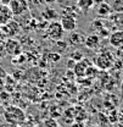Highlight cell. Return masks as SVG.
<instances>
[{
  "mask_svg": "<svg viewBox=\"0 0 123 127\" xmlns=\"http://www.w3.org/2000/svg\"><path fill=\"white\" fill-rule=\"evenodd\" d=\"M4 117L5 121L10 125H21L22 122H25L26 120V115L25 111L22 110L21 108L17 106H9L6 108L4 111Z\"/></svg>",
  "mask_w": 123,
  "mask_h": 127,
  "instance_id": "6da1fadb",
  "label": "cell"
},
{
  "mask_svg": "<svg viewBox=\"0 0 123 127\" xmlns=\"http://www.w3.org/2000/svg\"><path fill=\"white\" fill-rule=\"evenodd\" d=\"M32 2H33L35 6H40V5L45 4V1H44V0H32Z\"/></svg>",
  "mask_w": 123,
  "mask_h": 127,
  "instance_id": "ffe728a7",
  "label": "cell"
},
{
  "mask_svg": "<svg viewBox=\"0 0 123 127\" xmlns=\"http://www.w3.org/2000/svg\"><path fill=\"white\" fill-rule=\"evenodd\" d=\"M71 59H72L74 63H77V61H79V60L83 59V54L79 53V51H74V53L71 54Z\"/></svg>",
  "mask_w": 123,
  "mask_h": 127,
  "instance_id": "d6986e66",
  "label": "cell"
},
{
  "mask_svg": "<svg viewBox=\"0 0 123 127\" xmlns=\"http://www.w3.org/2000/svg\"><path fill=\"white\" fill-rule=\"evenodd\" d=\"M20 31H21L20 23L16 22V21H14V20L10 21L9 23L1 26V28H0V32H1L5 37H7V38H12V37L17 35V34L20 33Z\"/></svg>",
  "mask_w": 123,
  "mask_h": 127,
  "instance_id": "5b68a950",
  "label": "cell"
},
{
  "mask_svg": "<svg viewBox=\"0 0 123 127\" xmlns=\"http://www.w3.org/2000/svg\"><path fill=\"white\" fill-rule=\"evenodd\" d=\"M2 89H4V83H2V81L0 79V92H2Z\"/></svg>",
  "mask_w": 123,
  "mask_h": 127,
  "instance_id": "d4e9b609",
  "label": "cell"
},
{
  "mask_svg": "<svg viewBox=\"0 0 123 127\" xmlns=\"http://www.w3.org/2000/svg\"><path fill=\"white\" fill-rule=\"evenodd\" d=\"M60 23H61L65 32L70 33V32H73L77 30V17H74V16H61Z\"/></svg>",
  "mask_w": 123,
  "mask_h": 127,
  "instance_id": "8992f818",
  "label": "cell"
},
{
  "mask_svg": "<svg viewBox=\"0 0 123 127\" xmlns=\"http://www.w3.org/2000/svg\"><path fill=\"white\" fill-rule=\"evenodd\" d=\"M122 1H123V0H122Z\"/></svg>",
  "mask_w": 123,
  "mask_h": 127,
  "instance_id": "83f0119b",
  "label": "cell"
},
{
  "mask_svg": "<svg viewBox=\"0 0 123 127\" xmlns=\"http://www.w3.org/2000/svg\"><path fill=\"white\" fill-rule=\"evenodd\" d=\"M14 20V15L9 6L0 4V26H4Z\"/></svg>",
  "mask_w": 123,
  "mask_h": 127,
  "instance_id": "9c48e42d",
  "label": "cell"
},
{
  "mask_svg": "<svg viewBox=\"0 0 123 127\" xmlns=\"http://www.w3.org/2000/svg\"><path fill=\"white\" fill-rule=\"evenodd\" d=\"M10 1H11V0H0V4H1V5H6V6H9Z\"/></svg>",
  "mask_w": 123,
  "mask_h": 127,
  "instance_id": "603a6c76",
  "label": "cell"
},
{
  "mask_svg": "<svg viewBox=\"0 0 123 127\" xmlns=\"http://www.w3.org/2000/svg\"><path fill=\"white\" fill-rule=\"evenodd\" d=\"M112 12V7L111 5L106 2V1H101L98 6V15L101 16V17H107V16L111 15Z\"/></svg>",
  "mask_w": 123,
  "mask_h": 127,
  "instance_id": "4fadbf2b",
  "label": "cell"
},
{
  "mask_svg": "<svg viewBox=\"0 0 123 127\" xmlns=\"http://www.w3.org/2000/svg\"><path fill=\"white\" fill-rule=\"evenodd\" d=\"M50 56H51V58H54V59H52L54 61H59V60L61 59V56H60V55H57V54H56V55H55V54H51Z\"/></svg>",
  "mask_w": 123,
  "mask_h": 127,
  "instance_id": "7402d4cb",
  "label": "cell"
},
{
  "mask_svg": "<svg viewBox=\"0 0 123 127\" xmlns=\"http://www.w3.org/2000/svg\"><path fill=\"white\" fill-rule=\"evenodd\" d=\"M90 65H92V64H90V61H89L87 58H83L82 60L77 61V63L74 64V66H73V70H74L76 76L79 77V78L85 77V71H87L88 66H90Z\"/></svg>",
  "mask_w": 123,
  "mask_h": 127,
  "instance_id": "52a82bcc",
  "label": "cell"
},
{
  "mask_svg": "<svg viewBox=\"0 0 123 127\" xmlns=\"http://www.w3.org/2000/svg\"><path fill=\"white\" fill-rule=\"evenodd\" d=\"M113 64H115V58L112 53L107 50H102L101 53H99L94 60V65L99 70H108L113 66Z\"/></svg>",
  "mask_w": 123,
  "mask_h": 127,
  "instance_id": "7a4b0ae2",
  "label": "cell"
},
{
  "mask_svg": "<svg viewBox=\"0 0 123 127\" xmlns=\"http://www.w3.org/2000/svg\"><path fill=\"white\" fill-rule=\"evenodd\" d=\"M108 43L113 48H122L123 47V30L113 31L108 35Z\"/></svg>",
  "mask_w": 123,
  "mask_h": 127,
  "instance_id": "ba28073f",
  "label": "cell"
},
{
  "mask_svg": "<svg viewBox=\"0 0 123 127\" xmlns=\"http://www.w3.org/2000/svg\"><path fill=\"white\" fill-rule=\"evenodd\" d=\"M95 5V0H77V7L78 10L83 12L90 11Z\"/></svg>",
  "mask_w": 123,
  "mask_h": 127,
  "instance_id": "5bb4252c",
  "label": "cell"
},
{
  "mask_svg": "<svg viewBox=\"0 0 123 127\" xmlns=\"http://www.w3.org/2000/svg\"><path fill=\"white\" fill-rule=\"evenodd\" d=\"M0 28H1V26H0Z\"/></svg>",
  "mask_w": 123,
  "mask_h": 127,
  "instance_id": "4316f807",
  "label": "cell"
},
{
  "mask_svg": "<svg viewBox=\"0 0 123 127\" xmlns=\"http://www.w3.org/2000/svg\"><path fill=\"white\" fill-rule=\"evenodd\" d=\"M112 11L117 12V14H123V1L122 0H113L111 4Z\"/></svg>",
  "mask_w": 123,
  "mask_h": 127,
  "instance_id": "ac0fdd59",
  "label": "cell"
},
{
  "mask_svg": "<svg viewBox=\"0 0 123 127\" xmlns=\"http://www.w3.org/2000/svg\"><path fill=\"white\" fill-rule=\"evenodd\" d=\"M121 49H122V50H123V47H122V48H121Z\"/></svg>",
  "mask_w": 123,
  "mask_h": 127,
  "instance_id": "484cf974",
  "label": "cell"
},
{
  "mask_svg": "<svg viewBox=\"0 0 123 127\" xmlns=\"http://www.w3.org/2000/svg\"><path fill=\"white\" fill-rule=\"evenodd\" d=\"M9 7L14 16H22L28 11L29 4H28V0H11L9 4Z\"/></svg>",
  "mask_w": 123,
  "mask_h": 127,
  "instance_id": "277c9868",
  "label": "cell"
},
{
  "mask_svg": "<svg viewBox=\"0 0 123 127\" xmlns=\"http://www.w3.org/2000/svg\"><path fill=\"white\" fill-rule=\"evenodd\" d=\"M63 28H62L61 23L59 21H54L51 23H49V26L45 30V37L51 39V40H60L63 37Z\"/></svg>",
  "mask_w": 123,
  "mask_h": 127,
  "instance_id": "3957f363",
  "label": "cell"
},
{
  "mask_svg": "<svg viewBox=\"0 0 123 127\" xmlns=\"http://www.w3.org/2000/svg\"><path fill=\"white\" fill-rule=\"evenodd\" d=\"M70 127H85L84 126V124H83V122H74V124H73V125H71V126Z\"/></svg>",
  "mask_w": 123,
  "mask_h": 127,
  "instance_id": "44dd1931",
  "label": "cell"
},
{
  "mask_svg": "<svg viewBox=\"0 0 123 127\" xmlns=\"http://www.w3.org/2000/svg\"><path fill=\"white\" fill-rule=\"evenodd\" d=\"M57 2L60 4L61 9H73V7H77V0H59Z\"/></svg>",
  "mask_w": 123,
  "mask_h": 127,
  "instance_id": "9a60e30c",
  "label": "cell"
},
{
  "mask_svg": "<svg viewBox=\"0 0 123 127\" xmlns=\"http://www.w3.org/2000/svg\"><path fill=\"white\" fill-rule=\"evenodd\" d=\"M5 49H6V51H7L9 54L16 55V54H20V51H21V45H20V43H18L17 40L10 38V39L6 42V44H5Z\"/></svg>",
  "mask_w": 123,
  "mask_h": 127,
  "instance_id": "7c38bea8",
  "label": "cell"
},
{
  "mask_svg": "<svg viewBox=\"0 0 123 127\" xmlns=\"http://www.w3.org/2000/svg\"><path fill=\"white\" fill-rule=\"evenodd\" d=\"M84 37L79 33V32H70V35H68V40H67V43L68 44H71L72 47H78V45H80V44H84Z\"/></svg>",
  "mask_w": 123,
  "mask_h": 127,
  "instance_id": "8fae6325",
  "label": "cell"
},
{
  "mask_svg": "<svg viewBox=\"0 0 123 127\" xmlns=\"http://www.w3.org/2000/svg\"><path fill=\"white\" fill-rule=\"evenodd\" d=\"M98 73H99V68L94 65H90V66H88V68H87V71H85V77H88V78H95L96 76H98Z\"/></svg>",
  "mask_w": 123,
  "mask_h": 127,
  "instance_id": "e0dca14e",
  "label": "cell"
},
{
  "mask_svg": "<svg viewBox=\"0 0 123 127\" xmlns=\"http://www.w3.org/2000/svg\"><path fill=\"white\" fill-rule=\"evenodd\" d=\"M43 17L45 18V20H55L56 17H57V12L54 10V9H51V7H46L45 10L43 11Z\"/></svg>",
  "mask_w": 123,
  "mask_h": 127,
  "instance_id": "2e32d148",
  "label": "cell"
},
{
  "mask_svg": "<svg viewBox=\"0 0 123 127\" xmlns=\"http://www.w3.org/2000/svg\"><path fill=\"white\" fill-rule=\"evenodd\" d=\"M45 4H54V2H57L59 0H44Z\"/></svg>",
  "mask_w": 123,
  "mask_h": 127,
  "instance_id": "cb8c5ba5",
  "label": "cell"
},
{
  "mask_svg": "<svg viewBox=\"0 0 123 127\" xmlns=\"http://www.w3.org/2000/svg\"><path fill=\"white\" fill-rule=\"evenodd\" d=\"M100 42H101V37L99 34H90L88 37H85L84 39V45L88 48V49H96L100 45Z\"/></svg>",
  "mask_w": 123,
  "mask_h": 127,
  "instance_id": "30bf717a",
  "label": "cell"
}]
</instances>
